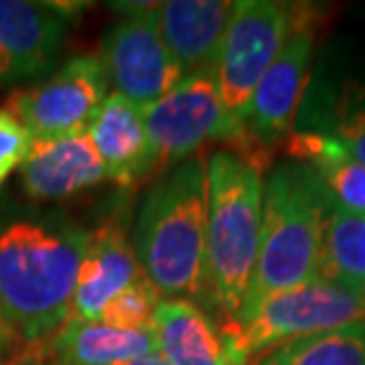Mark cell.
I'll list each match as a JSON object with an SVG mask.
<instances>
[{"mask_svg": "<svg viewBox=\"0 0 365 365\" xmlns=\"http://www.w3.org/2000/svg\"><path fill=\"white\" fill-rule=\"evenodd\" d=\"M133 250L166 299L214 304L207 264V157L164 171L140 204Z\"/></svg>", "mask_w": 365, "mask_h": 365, "instance_id": "obj_1", "label": "cell"}, {"mask_svg": "<svg viewBox=\"0 0 365 365\" xmlns=\"http://www.w3.org/2000/svg\"><path fill=\"white\" fill-rule=\"evenodd\" d=\"M88 232L12 221L0 230V311L29 344H43L71 318Z\"/></svg>", "mask_w": 365, "mask_h": 365, "instance_id": "obj_2", "label": "cell"}, {"mask_svg": "<svg viewBox=\"0 0 365 365\" xmlns=\"http://www.w3.org/2000/svg\"><path fill=\"white\" fill-rule=\"evenodd\" d=\"M264 176L232 150L207 157V264L214 304L235 323L259 257Z\"/></svg>", "mask_w": 365, "mask_h": 365, "instance_id": "obj_3", "label": "cell"}, {"mask_svg": "<svg viewBox=\"0 0 365 365\" xmlns=\"http://www.w3.org/2000/svg\"><path fill=\"white\" fill-rule=\"evenodd\" d=\"M325 202L327 192L318 178L292 159L277 164L264 180L257 268L237 320L271 294L316 280Z\"/></svg>", "mask_w": 365, "mask_h": 365, "instance_id": "obj_4", "label": "cell"}, {"mask_svg": "<svg viewBox=\"0 0 365 365\" xmlns=\"http://www.w3.org/2000/svg\"><path fill=\"white\" fill-rule=\"evenodd\" d=\"M152 150L155 176L173 169L190 157H197L209 143H228L232 152L250 159L261 169V157L252 145L247 128L225 109L218 93L216 71H197L182 76L176 88L155 105L143 107Z\"/></svg>", "mask_w": 365, "mask_h": 365, "instance_id": "obj_5", "label": "cell"}, {"mask_svg": "<svg viewBox=\"0 0 365 365\" xmlns=\"http://www.w3.org/2000/svg\"><path fill=\"white\" fill-rule=\"evenodd\" d=\"M365 320V297L330 282L311 280L264 299L242 320L225 325L232 349L250 361L254 354Z\"/></svg>", "mask_w": 365, "mask_h": 365, "instance_id": "obj_6", "label": "cell"}, {"mask_svg": "<svg viewBox=\"0 0 365 365\" xmlns=\"http://www.w3.org/2000/svg\"><path fill=\"white\" fill-rule=\"evenodd\" d=\"M302 5L275 0H237L216 64L218 93L228 114L245 126L259 81L294 29Z\"/></svg>", "mask_w": 365, "mask_h": 365, "instance_id": "obj_7", "label": "cell"}, {"mask_svg": "<svg viewBox=\"0 0 365 365\" xmlns=\"http://www.w3.org/2000/svg\"><path fill=\"white\" fill-rule=\"evenodd\" d=\"M107 95L109 81L100 57L81 55L64 62L43 83L14 91L5 107L21 121L31 140H46L88 130Z\"/></svg>", "mask_w": 365, "mask_h": 365, "instance_id": "obj_8", "label": "cell"}, {"mask_svg": "<svg viewBox=\"0 0 365 365\" xmlns=\"http://www.w3.org/2000/svg\"><path fill=\"white\" fill-rule=\"evenodd\" d=\"M316 34V12L309 5H302L294 29L250 100L245 128L252 145L264 159L268 148L284 143L294 133L297 114L313 69Z\"/></svg>", "mask_w": 365, "mask_h": 365, "instance_id": "obj_9", "label": "cell"}, {"mask_svg": "<svg viewBox=\"0 0 365 365\" xmlns=\"http://www.w3.org/2000/svg\"><path fill=\"white\" fill-rule=\"evenodd\" d=\"M157 3L148 10L123 17L102 38V67L114 93L138 107H150L176 88L182 78L178 62L159 36Z\"/></svg>", "mask_w": 365, "mask_h": 365, "instance_id": "obj_10", "label": "cell"}, {"mask_svg": "<svg viewBox=\"0 0 365 365\" xmlns=\"http://www.w3.org/2000/svg\"><path fill=\"white\" fill-rule=\"evenodd\" d=\"M67 41V19L57 5L0 0V86L43 76Z\"/></svg>", "mask_w": 365, "mask_h": 365, "instance_id": "obj_11", "label": "cell"}, {"mask_svg": "<svg viewBox=\"0 0 365 365\" xmlns=\"http://www.w3.org/2000/svg\"><path fill=\"white\" fill-rule=\"evenodd\" d=\"M148 277L143 273L135 250L121 223L109 221L98 230L88 232L78 280L71 302V320L100 323L107 304L116 294Z\"/></svg>", "mask_w": 365, "mask_h": 365, "instance_id": "obj_12", "label": "cell"}, {"mask_svg": "<svg viewBox=\"0 0 365 365\" xmlns=\"http://www.w3.org/2000/svg\"><path fill=\"white\" fill-rule=\"evenodd\" d=\"M235 0H169L157 3L155 19L164 46L182 76L216 71Z\"/></svg>", "mask_w": 365, "mask_h": 365, "instance_id": "obj_13", "label": "cell"}, {"mask_svg": "<svg viewBox=\"0 0 365 365\" xmlns=\"http://www.w3.org/2000/svg\"><path fill=\"white\" fill-rule=\"evenodd\" d=\"M105 180V164L86 130L31 140L21 164V182L34 200H67Z\"/></svg>", "mask_w": 365, "mask_h": 365, "instance_id": "obj_14", "label": "cell"}, {"mask_svg": "<svg viewBox=\"0 0 365 365\" xmlns=\"http://www.w3.org/2000/svg\"><path fill=\"white\" fill-rule=\"evenodd\" d=\"M86 133L105 164L107 180L130 187L155 176V150L145 128L143 107L135 102L112 91Z\"/></svg>", "mask_w": 365, "mask_h": 365, "instance_id": "obj_15", "label": "cell"}, {"mask_svg": "<svg viewBox=\"0 0 365 365\" xmlns=\"http://www.w3.org/2000/svg\"><path fill=\"white\" fill-rule=\"evenodd\" d=\"M157 354L169 365H247L209 313L187 299H162L152 320Z\"/></svg>", "mask_w": 365, "mask_h": 365, "instance_id": "obj_16", "label": "cell"}, {"mask_svg": "<svg viewBox=\"0 0 365 365\" xmlns=\"http://www.w3.org/2000/svg\"><path fill=\"white\" fill-rule=\"evenodd\" d=\"M294 130H316L332 138L365 166V71L311 81Z\"/></svg>", "mask_w": 365, "mask_h": 365, "instance_id": "obj_17", "label": "cell"}, {"mask_svg": "<svg viewBox=\"0 0 365 365\" xmlns=\"http://www.w3.org/2000/svg\"><path fill=\"white\" fill-rule=\"evenodd\" d=\"M41 346L53 365H114L157 354L152 330H114L105 323H78L71 318Z\"/></svg>", "mask_w": 365, "mask_h": 365, "instance_id": "obj_18", "label": "cell"}, {"mask_svg": "<svg viewBox=\"0 0 365 365\" xmlns=\"http://www.w3.org/2000/svg\"><path fill=\"white\" fill-rule=\"evenodd\" d=\"M287 159L306 166L339 207L365 216V166L316 130H294L284 140Z\"/></svg>", "mask_w": 365, "mask_h": 365, "instance_id": "obj_19", "label": "cell"}, {"mask_svg": "<svg viewBox=\"0 0 365 365\" xmlns=\"http://www.w3.org/2000/svg\"><path fill=\"white\" fill-rule=\"evenodd\" d=\"M316 280L365 297V216L354 214L327 195Z\"/></svg>", "mask_w": 365, "mask_h": 365, "instance_id": "obj_20", "label": "cell"}, {"mask_svg": "<svg viewBox=\"0 0 365 365\" xmlns=\"http://www.w3.org/2000/svg\"><path fill=\"white\" fill-rule=\"evenodd\" d=\"M247 365H365V320L266 349Z\"/></svg>", "mask_w": 365, "mask_h": 365, "instance_id": "obj_21", "label": "cell"}, {"mask_svg": "<svg viewBox=\"0 0 365 365\" xmlns=\"http://www.w3.org/2000/svg\"><path fill=\"white\" fill-rule=\"evenodd\" d=\"M159 302H162L159 289L150 282V277H143L107 304L100 323L114 327V330H152Z\"/></svg>", "mask_w": 365, "mask_h": 365, "instance_id": "obj_22", "label": "cell"}, {"mask_svg": "<svg viewBox=\"0 0 365 365\" xmlns=\"http://www.w3.org/2000/svg\"><path fill=\"white\" fill-rule=\"evenodd\" d=\"M31 148V135L21 121L7 107H0V185L21 169L26 152Z\"/></svg>", "mask_w": 365, "mask_h": 365, "instance_id": "obj_23", "label": "cell"}, {"mask_svg": "<svg viewBox=\"0 0 365 365\" xmlns=\"http://www.w3.org/2000/svg\"><path fill=\"white\" fill-rule=\"evenodd\" d=\"M17 341V334H14V330L10 327V323L5 320L3 311H0V356H3L5 351H10V346Z\"/></svg>", "mask_w": 365, "mask_h": 365, "instance_id": "obj_24", "label": "cell"}, {"mask_svg": "<svg viewBox=\"0 0 365 365\" xmlns=\"http://www.w3.org/2000/svg\"><path fill=\"white\" fill-rule=\"evenodd\" d=\"M114 365H169V363H166L159 354H148V356H140V359H128V361H121Z\"/></svg>", "mask_w": 365, "mask_h": 365, "instance_id": "obj_25", "label": "cell"}, {"mask_svg": "<svg viewBox=\"0 0 365 365\" xmlns=\"http://www.w3.org/2000/svg\"><path fill=\"white\" fill-rule=\"evenodd\" d=\"M31 365H53V363H41V361H38V363H31Z\"/></svg>", "mask_w": 365, "mask_h": 365, "instance_id": "obj_26", "label": "cell"}]
</instances>
